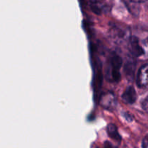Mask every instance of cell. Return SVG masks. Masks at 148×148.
<instances>
[{
  "label": "cell",
  "instance_id": "obj_5",
  "mask_svg": "<svg viewBox=\"0 0 148 148\" xmlns=\"http://www.w3.org/2000/svg\"><path fill=\"white\" fill-rule=\"evenodd\" d=\"M107 132L109 137L112 138L113 140H116V141H121V138L120 137L119 134L117 130V127L115 124H110L108 125L107 127Z\"/></svg>",
  "mask_w": 148,
  "mask_h": 148
},
{
  "label": "cell",
  "instance_id": "obj_3",
  "mask_svg": "<svg viewBox=\"0 0 148 148\" xmlns=\"http://www.w3.org/2000/svg\"><path fill=\"white\" fill-rule=\"evenodd\" d=\"M130 49L132 54L134 56H136V57L141 56L145 53L143 47L140 46L138 38L137 37H135V36H133V37H132L130 38Z\"/></svg>",
  "mask_w": 148,
  "mask_h": 148
},
{
  "label": "cell",
  "instance_id": "obj_2",
  "mask_svg": "<svg viewBox=\"0 0 148 148\" xmlns=\"http://www.w3.org/2000/svg\"><path fill=\"white\" fill-rule=\"evenodd\" d=\"M137 85L140 88L148 87V64H143L139 69L137 76Z\"/></svg>",
  "mask_w": 148,
  "mask_h": 148
},
{
  "label": "cell",
  "instance_id": "obj_4",
  "mask_svg": "<svg viewBox=\"0 0 148 148\" xmlns=\"http://www.w3.org/2000/svg\"><path fill=\"white\" fill-rule=\"evenodd\" d=\"M121 98H122L123 101L126 103L128 104H132L137 100V93L134 90V87L129 86L126 88L124 92L121 95Z\"/></svg>",
  "mask_w": 148,
  "mask_h": 148
},
{
  "label": "cell",
  "instance_id": "obj_9",
  "mask_svg": "<svg viewBox=\"0 0 148 148\" xmlns=\"http://www.w3.org/2000/svg\"><path fill=\"white\" fill-rule=\"evenodd\" d=\"M103 1V0H93V2L98 3V4H99V3L101 2V1Z\"/></svg>",
  "mask_w": 148,
  "mask_h": 148
},
{
  "label": "cell",
  "instance_id": "obj_7",
  "mask_svg": "<svg viewBox=\"0 0 148 148\" xmlns=\"http://www.w3.org/2000/svg\"><path fill=\"white\" fill-rule=\"evenodd\" d=\"M142 147L148 148V134L145 136L144 138H143V142H142Z\"/></svg>",
  "mask_w": 148,
  "mask_h": 148
},
{
  "label": "cell",
  "instance_id": "obj_6",
  "mask_svg": "<svg viewBox=\"0 0 148 148\" xmlns=\"http://www.w3.org/2000/svg\"><path fill=\"white\" fill-rule=\"evenodd\" d=\"M102 100V105L105 108H111L115 106V99L114 95L109 93L108 95H105Z\"/></svg>",
  "mask_w": 148,
  "mask_h": 148
},
{
  "label": "cell",
  "instance_id": "obj_8",
  "mask_svg": "<svg viewBox=\"0 0 148 148\" xmlns=\"http://www.w3.org/2000/svg\"><path fill=\"white\" fill-rule=\"evenodd\" d=\"M143 107L144 108V110L148 111V98H146L144 101V102L143 103Z\"/></svg>",
  "mask_w": 148,
  "mask_h": 148
},
{
  "label": "cell",
  "instance_id": "obj_1",
  "mask_svg": "<svg viewBox=\"0 0 148 148\" xmlns=\"http://www.w3.org/2000/svg\"><path fill=\"white\" fill-rule=\"evenodd\" d=\"M122 64V59L119 55L114 54L111 57V75L113 79L115 81L119 80L121 77L120 75V69Z\"/></svg>",
  "mask_w": 148,
  "mask_h": 148
}]
</instances>
